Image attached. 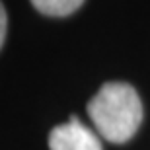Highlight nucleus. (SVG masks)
<instances>
[{
    "instance_id": "3",
    "label": "nucleus",
    "mask_w": 150,
    "mask_h": 150,
    "mask_svg": "<svg viewBox=\"0 0 150 150\" xmlns=\"http://www.w3.org/2000/svg\"><path fill=\"white\" fill-rule=\"evenodd\" d=\"M82 2L84 0H31V4L35 6L37 12L53 18L70 16L72 12H76L82 6Z\"/></svg>"
},
{
    "instance_id": "4",
    "label": "nucleus",
    "mask_w": 150,
    "mask_h": 150,
    "mask_svg": "<svg viewBox=\"0 0 150 150\" xmlns=\"http://www.w3.org/2000/svg\"><path fill=\"white\" fill-rule=\"evenodd\" d=\"M6 22H8V18H6V10H4V4L0 2V47L4 45V37H6Z\"/></svg>"
},
{
    "instance_id": "2",
    "label": "nucleus",
    "mask_w": 150,
    "mask_h": 150,
    "mask_svg": "<svg viewBox=\"0 0 150 150\" xmlns=\"http://www.w3.org/2000/svg\"><path fill=\"white\" fill-rule=\"evenodd\" d=\"M51 150H103L100 137L72 115L68 123L57 125L49 133Z\"/></svg>"
},
{
    "instance_id": "1",
    "label": "nucleus",
    "mask_w": 150,
    "mask_h": 150,
    "mask_svg": "<svg viewBox=\"0 0 150 150\" xmlns=\"http://www.w3.org/2000/svg\"><path fill=\"white\" fill-rule=\"evenodd\" d=\"M88 115L101 139L123 144L134 137L142 123V101L125 82H107L88 101Z\"/></svg>"
}]
</instances>
